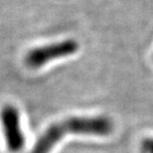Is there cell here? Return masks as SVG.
<instances>
[{"mask_svg":"<svg viewBox=\"0 0 153 153\" xmlns=\"http://www.w3.org/2000/svg\"><path fill=\"white\" fill-rule=\"evenodd\" d=\"M79 47V43L72 39L42 46L33 49L27 53L25 63L29 68L38 69L54 60L71 56L76 53Z\"/></svg>","mask_w":153,"mask_h":153,"instance_id":"obj_1","label":"cell"},{"mask_svg":"<svg viewBox=\"0 0 153 153\" xmlns=\"http://www.w3.org/2000/svg\"><path fill=\"white\" fill-rule=\"evenodd\" d=\"M0 120L8 150L12 153L20 151L24 146L25 139L21 130L20 116L16 108L10 105L3 106L0 111Z\"/></svg>","mask_w":153,"mask_h":153,"instance_id":"obj_2","label":"cell"},{"mask_svg":"<svg viewBox=\"0 0 153 153\" xmlns=\"http://www.w3.org/2000/svg\"><path fill=\"white\" fill-rule=\"evenodd\" d=\"M142 149L144 153H153V138L146 139L142 144Z\"/></svg>","mask_w":153,"mask_h":153,"instance_id":"obj_3","label":"cell"}]
</instances>
